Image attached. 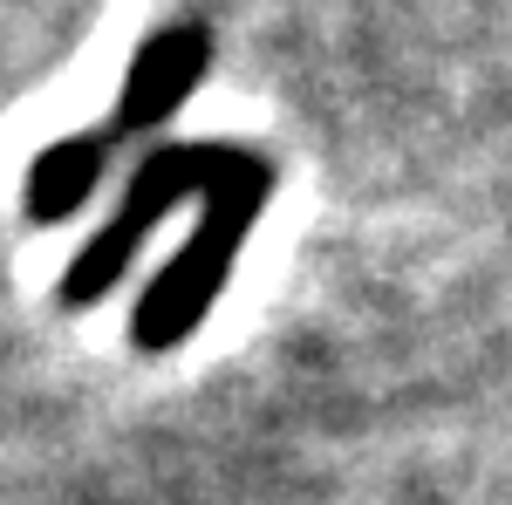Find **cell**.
Returning <instances> with one entry per match:
<instances>
[{"mask_svg": "<svg viewBox=\"0 0 512 505\" xmlns=\"http://www.w3.org/2000/svg\"><path fill=\"white\" fill-rule=\"evenodd\" d=\"M110 157H117L110 123H82L69 137H55L48 151H35L28 178H21V212H28V226H69L82 205L103 192Z\"/></svg>", "mask_w": 512, "mask_h": 505, "instance_id": "obj_4", "label": "cell"}, {"mask_svg": "<svg viewBox=\"0 0 512 505\" xmlns=\"http://www.w3.org/2000/svg\"><path fill=\"white\" fill-rule=\"evenodd\" d=\"M219 157H226V144H158V151L144 157L130 171V185H123V205L69 260V273H62V308H96L103 294H117L130 260H137V246L151 239V226L171 219L185 198H205Z\"/></svg>", "mask_w": 512, "mask_h": 505, "instance_id": "obj_2", "label": "cell"}, {"mask_svg": "<svg viewBox=\"0 0 512 505\" xmlns=\"http://www.w3.org/2000/svg\"><path fill=\"white\" fill-rule=\"evenodd\" d=\"M267 205H274V157L246 151V144H226L212 185L198 198L192 239L151 273V287H144L137 308H130V349L137 355H171V349L192 342L198 321L219 308L239 253H246V233L260 226Z\"/></svg>", "mask_w": 512, "mask_h": 505, "instance_id": "obj_1", "label": "cell"}, {"mask_svg": "<svg viewBox=\"0 0 512 505\" xmlns=\"http://www.w3.org/2000/svg\"><path fill=\"white\" fill-rule=\"evenodd\" d=\"M212 69V21L205 14H178L144 35V48L130 55V76H123L117 103H110V137H158L164 123L192 103V89Z\"/></svg>", "mask_w": 512, "mask_h": 505, "instance_id": "obj_3", "label": "cell"}]
</instances>
